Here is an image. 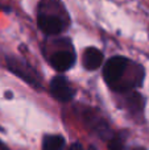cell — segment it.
<instances>
[{"label":"cell","mask_w":149,"mask_h":150,"mask_svg":"<svg viewBox=\"0 0 149 150\" xmlns=\"http://www.w3.org/2000/svg\"><path fill=\"white\" fill-rule=\"evenodd\" d=\"M127 66H128V59L126 57L116 55V57L110 58L106 62L104 69H103V78L107 82V84L116 88L119 80H120V78L123 76L124 71H126Z\"/></svg>","instance_id":"6da1fadb"},{"label":"cell","mask_w":149,"mask_h":150,"mask_svg":"<svg viewBox=\"0 0 149 150\" xmlns=\"http://www.w3.org/2000/svg\"><path fill=\"white\" fill-rule=\"evenodd\" d=\"M50 93L53 95V98L57 99L58 101H70L74 96V90L70 87L67 79L62 75H57L52 79L50 82Z\"/></svg>","instance_id":"7a4b0ae2"},{"label":"cell","mask_w":149,"mask_h":150,"mask_svg":"<svg viewBox=\"0 0 149 150\" xmlns=\"http://www.w3.org/2000/svg\"><path fill=\"white\" fill-rule=\"evenodd\" d=\"M7 66L13 74L23 78L26 83L32 84L36 88H40V79L34 74V71L29 66H26L25 63H23L21 61L16 59V58H7Z\"/></svg>","instance_id":"3957f363"},{"label":"cell","mask_w":149,"mask_h":150,"mask_svg":"<svg viewBox=\"0 0 149 150\" xmlns=\"http://www.w3.org/2000/svg\"><path fill=\"white\" fill-rule=\"evenodd\" d=\"M37 25L41 29L42 33L48 34V36H53V34H58L62 32L63 29V23L61 18L55 17L53 15H42L38 16L37 18Z\"/></svg>","instance_id":"277c9868"},{"label":"cell","mask_w":149,"mask_h":150,"mask_svg":"<svg viewBox=\"0 0 149 150\" xmlns=\"http://www.w3.org/2000/svg\"><path fill=\"white\" fill-rule=\"evenodd\" d=\"M75 63V54L67 50H61L53 54L52 57V66L57 71H67Z\"/></svg>","instance_id":"5b68a950"},{"label":"cell","mask_w":149,"mask_h":150,"mask_svg":"<svg viewBox=\"0 0 149 150\" xmlns=\"http://www.w3.org/2000/svg\"><path fill=\"white\" fill-rule=\"evenodd\" d=\"M103 53L96 47H87L83 53V67L87 70H96L103 62Z\"/></svg>","instance_id":"8992f818"},{"label":"cell","mask_w":149,"mask_h":150,"mask_svg":"<svg viewBox=\"0 0 149 150\" xmlns=\"http://www.w3.org/2000/svg\"><path fill=\"white\" fill-rule=\"evenodd\" d=\"M65 138L58 134L45 136L42 140V150H63Z\"/></svg>","instance_id":"52a82bcc"},{"label":"cell","mask_w":149,"mask_h":150,"mask_svg":"<svg viewBox=\"0 0 149 150\" xmlns=\"http://www.w3.org/2000/svg\"><path fill=\"white\" fill-rule=\"evenodd\" d=\"M124 149V145H123V140L118 136L112 137L108 142V149L107 150H123Z\"/></svg>","instance_id":"ba28073f"},{"label":"cell","mask_w":149,"mask_h":150,"mask_svg":"<svg viewBox=\"0 0 149 150\" xmlns=\"http://www.w3.org/2000/svg\"><path fill=\"white\" fill-rule=\"evenodd\" d=\"M69 150H84V149L82 148L79 144H74V145H71L70 148H69Z\"/></svg>","instance_id":"9c48e42d"},{"label":"cell","mask_w":149,"mask_h":150,"mask_svg":"<svg viewBox=\"0 0 149 150\" xmlns=\"http://www.w3.org/2000/svg\"><path fill=\"white\" fill-rule=\"evenodd\" d=\"M0 150H9V149H8V148H7V146H5V145H4V144H3V142H1V141H0Z\"/></svg>","instance_id":"30bf717a"},{"label":"cell","mask_w":149,"mask_h":150,"mask_svg":"<svg viewBox=\"0 0 149 150\" xmlns=\"http://www.w3.org/2000/svg\"><path fill=\"white\" fill-rule=\"evenodd\" d=\"M5 98H8V99H9V98H12V93L7 92V93H5Z\"/></svg>","instance_id":"8fae6325"}]
</instances>
